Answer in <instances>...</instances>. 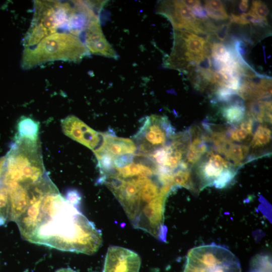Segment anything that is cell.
<instances>
[{"mask_svg":"<svg viewBox=\"0 0 272 272\" xmlns=\"http://www.w3.org/2000/svg\"><path fill=\"white\" fill-rule=\"evenodd\" d=\"M221 156L213 152L209 153L208 160L202 162L197 170L200 181V188L213 185L214 182L226 168H232L233 165Z\"/></svg>","mask_w":272,"mask_h":272,"instance_id":"30bf717a","label":"cell"},{"mask_svg":"<svg viewBox=\"0 0 272 272\" xmlns=\"http://www.w3.org/2000/svg\"><path fill=\"white\" fill-rule=\"evenodd\" d=\"M249 148L243 145L231 143L224 153L227 160L232 161L238 165L241 164L248 155Z\"/></svg>","mask_w":272,"mask_h":272,"instance_id":"9a60e30c","label":"cell"},{"mask_svg":"<svg viewBox=\"0 0 272 272\" xmlns=\"http://www.w3.org/2000/svg\"><path fill=\"white\" fill-rule=\"evenodd\" d=\"M65 198L70 202L76 205H80L81 195L76 189H69L67 191Z\"/></svg>","mask_w":272,"mask_h":272,"instance_id":"484cf974","label":"cell"},{"mask_svg":"<svg viewBox=\"0 0 272 272\" xmlns=\"http://www.w3.org/2000/svg\"><path fill=\"white\" fill-rule=\"evenodd\" d=\"M236 173V171L233 167L225 169L214 182L213 185L218 188L225 187L233 179Z\"/></svg>","mask_w":272,"mask_h":272,"instance_id":"7402d4cb","label":"cell"},{"mask_svg":"<svg viewBox=\"0 0 272 272\" xmlns=\"http://www.w3.org/2000/svg\"><path fill=\"white\" fill-rule=\"evenodd\" d=\"M10 202L8 188L4 182L0 184V226L9 221Z\"/></svg>","mask_w":272,"mask_h":272,"instance_id":"d6986e66","label":"cell"},{"mask_svg":"<svg viewBox=\"0 0 272 272\" xmlns=\"http://www.w3.org/2000/svg\"><path fill=\"white\" fill-rule=\"evenodd\" d=\"M183 3L190 9H192L196 7L200 6L199 1H182Z\"/></svg>","mask_w":272,"mask_h":272,"instance_id":"1f68e13d","label":"cell"},{"mask_svg":"<svg viewBox=\"0 0 272 272\" xmlns=\"http://www.w3.org/2000/svg\"><path fill=\"white\" fill-rule=\"evenodd\" d=\"M221 113L226 122L233 126L239 124L244 118L246 107L243 99L235 94L225 105L221 108Z\"/></svg>","mask_w":272,"mask_h":272,"instance_id":"7c38bea8","label":"cell"},{"mask_svg":"<svg viewBox=\"0 0 272 272\" xmlns=\"http://www.w3.org/2000/svg\"><path fill=\"white\" fill-rule=\"evenodd\" d=\"M15 222L24 239L58 250L92 254L102 242L101 231L53 183L31 194Z\"/></svg>","mask_w":272,"mask_h":272,"instance_id":"6da1fadb","label":"cell"},{"mask_svg":"<svg viewBox=\"0 0 272 272\" xmlns=\"http://www.w3.org/2000/svg\"><path fill=\"white\" fill-rule=\"evenodd\" d=\"M206 128L210 131V140L212 142L215 150L220 154H224L228 146L232 142L225 131L213 130L208 127Z\"/></svg>","mask_w":272,"mask_h":272,"instance_id":"ac0fdd59","label":"cell"},{"mask_svg":"<svg viewBox=\"0 0 272 272\" xmlns=\"http://www.w3.org/2000/svg\"><path fill=\"white\" fill-rule=\"evenodd\" d=\"M39 131V123L34 120L22 117L18 122V132L20 139L37 141Z\"/></svg>","mask_w":272,"mask_h":272,"instance_id":"5bb4252c","label":"cell"},{"mask_svg":"<svg viewBox=\"0 0 272 272\" xmlns=\"http://www.w3.org/2000/svg\"><path fill=\"white\" fill-rule=\"evenodd\" d=\"M230 140L237 142H241L246 140L250 136L244 129L239 125H235L229 129L228 131Z\"/></svg>","mask_w":272,"mask_h":272,"instance_id":"603a6c76","label":"cell"},{"mask_svg":"<svg viewBox=\"0 0 272 272\" xmlns=\"http://www.w3.org/2000/svg\"><path fill=\"white\" fill-rule=\"evenodd\" d=\"M230 22L235 23L238 24L245 25L248 24L242 14L240 15L231 14L230 17Z\"/></svg>","mask_w":272,"mask_h":272,"instance_id":"4dcf8cb0","label":"cell"},{"mask_svg":"<svg viewBox=\"0 0 272 272\" xmlns=\"http://www.w3.org/2000/svg\"><path fill=\"white\" fill-rule=\"evenodd\" d=\"M89 54L79 37L70 33L56 32L33 46L25 47L21 66L28 70L55 60L78 62Z\"/></svg>","mask_w":272,"mask_h":272,"instance_id":"7a4b0ae2","label":"cell"},{"mask_svg":"<svg viewBox=\"0 0 272 272\" xmlns=\"http://www.w3.org/2000/svg\"><path fill=\"white\" fill-rule=\"evenodd\" d=\"M55 272H78L70 268H61L57 269Z\"/></svg>","mask_w":272,"mask_h":272,"instance_id":"836d02e7","label":"cell"},{"mask_svg":"<svg viewBox=\"0 0 272 272\" xmlns=\"http://www.w3.org/2000/svg\"><path fill=\"white\" fill-rule=\"evenodd\" d=\"M141 260L134 251L111 246L105 256L103 272H139Z\"/></svg>","mask_w":272,"mask_h":272,"instance_id":"ba28073f","label":"cell"},{"mask_svg":"<svg viewBox=\"0 0 272 272\" xmlns=\"http://www.w3.org/2000/svg\"><path fill=\"white\" fill-rule=\"evenodd\" d=\"M251 10L260 18L266 20L269 10L266 5L260 1H254L252 3Z\"/></svg>","mask_w":272,"mask_h":272,"instance_id":"cb8c5ba5","label":"cell"},{"mask_svg":"<svg viewBox=\"0 0 272 272\" xmlns=\"http://www.w3.org/2000/svg\"><path fill=\"white\" fill-rule=\"evenodd\" d=\"M190 10L194 17L197 18V19L201 21L208 19V17L205 9L201 6L190 9Z\"/></svg>","mask_w":272,"mask_h":272,"instance_id":"f1b7e54d","label":"cell"},{"mask_svg":"<svg viewBox=\"0 0 272 272\" xmlns=\"http://www.w3.org/2000/svg\"><path fill=\"white\" fill-rule=\"evenodd\" d=\"M229 26V24H223L217 27L214 33L218 39L223 41L226 39Z\"/></svg>","mask_w":272,"mask_h":272,"instance_id":"4316f807","label":"cell"},{"mask_svg":"<svg viewBox=\"0 0 272 272\" xmlns=\"http://www.w3.org/2000/svg\"><path fill=\"white\" fill-rule=\"evenodd\" d=\"M85 43L89 52L93 54L117 58L115 50L102 32L98 16L92 19L86 28Z\"/></svg>","mask_w":272,"mask_h":272,"instance_id":"9c48e42d","label":"cell"},{"mask_svg":"<svg viewBox=\"0 0 272 272\" xmlns=\"http://www.w3.org/2000/svg\"><path fill=\"white\" fill-rule=\"evenodd\" d=\"M172 184L174 186H182L189 189H194L193 177L189 169L178 168L172 175Z\"/></svg>","mask_w":272,"mask_h":272,"instance_id":"2e32d148","label":"cell"},{"mask_svg":"<svg viewBox=\"0 0 272 272\" xmlns=\"http://www.w3.org/2000/svg\"><path fill=\"white\" fill-rule=\"evenodd\" d=\"M102 150L115 157L125 154H135L137 147L132 140L117 137L111 131L103 133V143L100 147L94 152Z\"/></svg>","mask_w":272,"mask_h":272,"instance_id":"8fae6325","label":"cell"},{"mask_svg":"<svg viewBox=\"0 0 272 272\" xmlns=\"http://www.w3.org/2000/svg\"><path fill=\"white\" fill-rule=\"evenodd\" d=\"M248 8V1L243 0L239 5V9L242 12H246Z\"/></svg>","mask_w":272,"mask_h":272,"instance_id":"d6a6232c","label":"cell"},{"mask_svg":"<svg viewBox=\"0 0 272 272\" xmlns=\"http://www.w3.org/2000/svg\"><path fill=\"white\" fill-rule=\"evenodd\" d=\"M189 132L191 133L192 139L185 154L184 160L189 166L197 163L207 152L208 148L206 141L209 139L203 135H200L195 128Z\"/></svg>","mask_w":272,"mask_h":272,"instance_id":"4fadbf2b","label":"cell"},{"mask_svg":"<svg viewBox=\"0 0 272 272\" xmlns=\"http://www.w3.org/2000/svg\"><path fill=\"white\" fill-rule=\"evenodd\" d=\"M143 124L134 135L137 154L146 156L154 150L165 146L174 135V128L165 116L151 115L143 119Z\"/></svg>","mask_w":272,"mask_h":272,"instance_id":"277c9868","label":"cell"},{"mask_svg":"<svg viewBox=\"0 0 272 272\" xmlns=\"http://www.w3.org/2000/svg\"><path fill=\"white\" fill-rule=\"evenodd\" d=\"M61 125L65 135L93 152L98 150L102 144L103 133L94 130L76 116H67L62 120Z\"/></svg>","mask_w":272,"mask_h":272,"instance_id":"52a82bcc","label":"cell"},{"mask_svg":"<svg viewBox=\"0 0 272 272\" xmlns=\"http://www.w3.org/2000/svg\"><path fill=\"white\" fill-rule=\"evenodd\" d=\"M205 6L206 8H208L216 11L225 10L222 3L220 1H205Z\"/></svg>","mask_w":272,"mask_h":272,"instance_id":"f546056e","label":"cell"},{"mask_svg":"<svg viewBox=\"0 0 272 272\" xmlns=\"http://www.w3.org/2000/svg\"><path fill=\"white\" fill-rule=\"evenodd\" d=\"M271 139V131L267 126L260 124L255 131L250 143L252 149H258L266 146Z\"/></svg>","mask_w":272,"mask_h":272,"instance_id":"e0dca14e","label":"cell"},{"mask_svg":"<svg viewBox=\"0 0 272 272\" xmlns=\"http://www.w3.org/2000/svg\"><path fill=\"white\" fill-rule=\"evenodd\" d=\"M236 52L241 57L245 55L247 51V46L241 40L236 39L232 44Z\"/></svg>","mask_w":272,"mask_h":272,"instance_id":"83f0119b","label":"cell"},{"mask_svg":"<svg viewBox=\"0 0 272 272\" xmlns=\"http://www.w3.org/2000/svg\"><path fill=\"white\" fill-rule=\"evenodd\" d=\"M250 272H271V261L266 255H257L251 263Z\"/></svg>","mask_w":272,"mask_h":272,"instance_id":"44dd1931","label":"cell"},{"mask_svg":"<svg viewBox=\"0 0 272 272\" xmlns=\"http://www.w3.org/2000/svg\"><path fill=\"white\" fill-rule=\"evenodd\" d=\"M207 15L210 17L217 20H224L229 17L225 10L216 11L205 7Z\"/></svg>","mask_w":272,"mask_h":272,"instance_id":"d4e9b609","label":"cell"},{"mask_svg":"<svg viewBox=\"0 0 272 272\" xmlns=\"http://www.w3.org/2000/svg\"><path fill=\"white\" fill-rule=\"evenodd\" d=\"M211 56L212 58L220 61L224 64L235 60L226 47L220 43H214L212 44Z\"/></svg>","mask_w":272,"mask_h":272,"instance_id":"ffe728a7","label":"cell"},{"mask_svg":"<svg viewBox=\"0 0 272 272\" xmlns=\"http://www.w3.org/2000/svg\"><path fill=\"white\" fill-rule=\"evenodd\" d=\"M184 272H241L240 263L226 247L201 245L188 252Z\"/></svg>","mask_w":272,"mask_h":272,"instance_id":"3957f363","label":"cell"},{"mask_svg":"<svg viewBox=\"0 0 272 272\" xmlns=\"http://www.w3.org/2000/svg\"><path fill=\"white\" fill-rule=\"evenodd\" d=\"M72 7L67 3L58 1H35L34 16L30 25L44 30L48 35L57 29L66 27Z\"/></svg>","mask_w":272,"mask_h":272,"instance_id":"5b68a950","label":"cell"},{"mask_svg":"<svg viewBox=\"0 0 272 272\" xmlns=\"http://www.w3.org/2000/svg\"><path fill=\"white\" fill-rule=\"evenodd\" d=\"M157 13L167 18L176 30H186L203 35L207 34L203 21L195 18L182 1L162 2Z\"/></svg>","mask_w":272,"mask_h":272,"instance_id":"8992f818","label":"cell"}]
</instances>
